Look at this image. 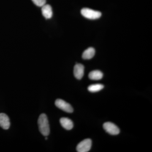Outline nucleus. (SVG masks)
Instances as JSON below:
<instances>
[{"instance_id":"obj_1","label":"nucleus","mask_w":152,"mask_h":152,"mask_svg":"<svg viewBox=\"0 0 152 152\" xmlns=\"http://www.w3.org/2000/svg\"><path fill=\"white\" fill-rule=\"evenodd\" d=\"M38 126L40 132L43 135L47 137L50 133V126L48 117L45 114H42L38 121Z\"/></svg>"},{"instance_id":"obj_2","label":"nucleus","mask_w":152,"mask_h":152,"mask_svg":"<svg viewBox=\"0 0 152 152\" xmlns=\"http://www.w3.org/2000/svg\"><path fill=\"white\" fill-rule=\"evenodd\" d=\"M81 13L86 18L90 20H96L102 16L100 12L87 8L82 9Z\"/></svg>"},{"instance_id":"obj_3","label":"nucleus","mask_w":152,"mask_h":152,"mask_svg":"<svg viewBox=\"0 0 152 152\" xmlns=\"http://www.w3.org/2000/svg\"><path fill=\"white\" fill-rule=\"evenodd\" d=\"M55 105L57 107L68 113L73 112V109L69 104L61 99H58L55 102Z\"/></svg>"},{"instance_id":"obj_4","label":"nucleus","mask_w":152,"mask_h":152,"mask_svg":"<svg viewBox=\"0 0 152 152\" xmlns=\"http://www.w3.org/2000/svg\"><path fill=\"white\" fill-rule=\"evenodd\" d=\"M92 146V141L91 139H87L82 141L77 147V151L87 152L91 149Z\"/></svg>"},{"instance_id":"obj_5","label":"nucleus","mask_w":152,"mask_h":152,"mask_svg":"<svg viewBox=\"0 0 152 152\" xmlns=\"http://www.w3.org/2000/svg\"><path fill=\"white\" fill-rule=\"evenodd\" d=\"M103 128L105 130L110 134L116 135L119 134L120 129L115 124L111 122L104 123Z\"/></svg>"},{"instance_id":"obj_6","label":"nucleus","mask_w":152,"mask_h":152,"mask_svg":"<svg viewBox=\"0 0 152 152\" xmlns=\"http://www.w3.org/2000/svg\"><path fill=\"white\" fill-rule=\"evenodd\" d=\"M84 66L81 64H78L74 67V76L78 80H81L84 74Z\"/></svg>"},{"instance_id":"obj_7","label":"nucleus","mask_w":152,"mask_h":152,"mask_svg":"<svg viewBox=\"0 0 152 152\" xmlns=\"http://www.w3.org/2000/svg\"><path fill=\"white\" fill-rule=\"evenodd\" d=\"M10 126V118L5 113H0V126L5 130L8 129Z\"/></svg>"},{"instance_id":"obj_8","label":"nucleus","mask_w":152,"mask_h":152,"mask_svg":"<svg viewBox=\"0 0 152 152\" xmlns=\"http://www.w3.org/2000/svg\"><path fill=\"white\" fill-rule=\"evenodd\" d=\"M42 12L44 18L46 19H50L53 16L52 7L50 5L45 4L42 7Z\"/></svg>"},{"instance_id":"obj_9","label":"nucleus","mask_w":152,"mask_h":152,"mask_svg":"<svg viewBox=\"0 0 152 152\" xmlns=\"http://www.w3.org/2000/svg\"><path fill=\"white\" fill-rule=\"evenodd\" d=\"M60 124L63 128L67 130H70L73 128V123L69 119L67 118H62L60 120Z\"/></svg>"},{"instance_id":"obj_10","label":"nucleus","mask_w":152,"mask_h":152,"mask_svg":"<svg viewBox=\"0 0 152 152\" xmlns=\"http://www.w3.org/2000/svg\"><path fill=\"white\" fill-rule=\"evenodd\" d=\"M95 54V49L93 48H89L84 51L82 55V57L84 59H91L94 57Z\"/></svg>"},{"instance_id":"obj_11","label":"nucleus","mask_w":152,"mask_h":152,"mask_svg":"<svg viewBox=\"0 0 152 152\" xmlns=\"http://www.w3.org/2000/svg\"><path fill=\"white\" fill-rule=\"evenodd\" d=\"M89 78L92 80H101L103 77V74L101 71L99 70H94L92 71L89 74Z\"/></svg>"},{"instance_id":"obj_12","label":"nucleus","mask_w":152,"mask_h":152,"mask_svg":"<svg viewBox=\"0 0 152 152\" xmlns=\"http://www.w3.org/2000/svg\"><path fill=\"white\" fill-rule=\"evenodd\" d=\"M104 86L100 84H97L92 85L88 87V90L90 92L92 93L97 92L99 91H100L103 89Z\"/></svg>"},{"instance_id":"obj_13","label":"nucleus","mask_w":152,"mask_h":152,"mask_svg":"<svg viewBox=\"0 0 152 152\" xmlns=\"http://www.w3.org/2000/svg\"><path fill=\"white\" fill-rule=\"evenodd\" d=\"M32 1L34 4L39 7H43L46 3V0H32Z\"/></svg>"},{"instance_id":"obj_14","label":"nucleus","mask_w":152,"mask_h":152,"mask_svg":"<svg viewBox=\"0 0 152 152\" xmlns=\"http://www.w3.org/2000/svg\"><path fill=\"white\" fill-rule=\"evenodd\" d=\"M45 139H46V140H47V139H48V138H47V137H45Z\"/></svg>"}]
</instances>
